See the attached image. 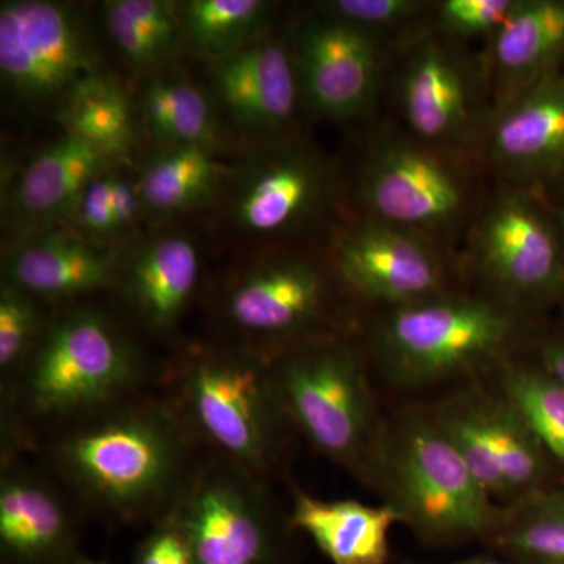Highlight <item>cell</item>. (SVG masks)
<instances>
[{
    "label": "cell",
    "instance_id": "obj_1",
    "mask_svg": "<svg viewBox=\"0 0 564 564\" xmlns=\"http://www.w3.org/2000/svg\"><path fill=\"white\" fill-rule=\"evenodd\" d=\"M88 417L54 445L62 477L122 521L169 513L192 477L180 415L159 403H118Z\"/></svg>",
    "mask_w": 564,
    "mask_h": 564
},
{
    "label": "cell",
    "instance_id": "obj_2",
    "mask_svg": "<svg viewBox=\"0 0 564 564\" xmlns=\"http://www.w3.org/2000/svg\"><path fill=\"white\" fill-rule=\"evenodd\" d=\"M370 485L430 547L486 541L502 518L430 410L406 411L388 422Z\"/></svg>",
    "mask_w": 564,
    "mask_h": 564
},
{
    "label": "cell",
    "instance_id": "obj_3",
    "mask_svg": "<svg viewBox=\"0 0 564 564\" xmlns=\"http://www.w3.org/2000/svg\"><path fill=\"white\" fill-rule=\"evenodd\" d=\"M272 370L292 429L370 484L388 422L359 348L337 337H313L272 356Z\"/></svg>",
    "mask_w": 564,
    "mask_h": 564
},
{
    "label": "cell",
    "instance_id": "obj_4",
    "mask_svg": "<svg viewBox=\"0 0 564 564\" xmlns=\"http://www.w3.org/2000/svg\"><path fill=\"white\" fill-rule=\"evenodd\" d=\"M522 326V311L500 300L445 292L389 310L375 328L373 352L393 386L414 391L499 361Z\"/></svg>",
    "mask_w": 564,
    "mask_h": 564
},
{
    "label": "cell",
    "instance_id": "obj_5",
    "mask_svg": "<svg viewBox=\"0 0 564 564\" xmlns=\"http://www.w3.org/2000/svg\"><path fill=\"white\" fill-rule=\"evenodd\" d=\"M177 392L185 421L223 459L258 477L269 473L291 429L272 356L251 347L195 352L182 364Z\"/></svg>",
    "mask_w": 564,
    "mask_h": 564
},
{
    "label": "cell",
    "instance_id": "obj_6",
    "mask_svg": "<svg viewBox=\"0 0 564 564\" xmlns=\"http://www.w3.org/2000/svg\"><path fill=\"white\" fill-rule=\"evenodd\" d=\"M20 375L22 403L35 417H88L132 392L141 359L109 315L77 307L47 322Z\"/></svg>",
    "mask_w": 564,
    "mask_h": 564
},
{
    "label": "cell",
    "instance_id": "obj_7",
    "mask_svg": "<svg viewBox=\"0 0 564 564\" xmlns=\"http://www.w3.org/2000/svg\"><path fill=\"white\" fill-rule=\"evenodd\" d=\"M193 564H289L288 522L261 477L221 459L192 474L173 505Z\"/></svg>",
    "mask_w": 564,
    "mask_h": 564
},
{
    "label": "cell",
    "instance_id": "obj_8",
    "mask_svg": "<svg viewBox=\"0 0 564 564\" xmlns=\"http://www.w3.org/2000/svg\"><path fill=\"white\" fill-rule=\"evenodd\" d=\"M470 473L499 505L563 485L532 426L502 391H464L430 410Z\"/></svg>",
    "mask_w": 564,
    "mask_h": 564
},
{
    "label": "cell",
    "instance_id": "obj_9",
    "mask_svg": "<svg viewBox=\"0 0 564 564\" xmlns=\"http://www.w3.org/2000/svg\"><path fill=\"white\" fill-rule=\"evenodd\" d=\"M79 11L50 0L0 7V76L17 101L61 107L80 82L101 74Z\"/></svg>",
    "mask_w": 564,
    "mask_h": 564
},
{
    "label": "cell",
    "instance_id": "obj_10",
    "mask_svg": "<svg viewBox=\"0 0 564 564\" xmlns=\"http://www.w3.org/2000/svg\"><path fill=\"white\" fill-rule=\"evenodd\" d=\"M478 272L516 310L564 304V248L558 228L522 192L486 212L475 236Z\"/></svg>",
    "mask_w": 564,
    "mask_h": 564
},
{
    "label": "cell",
    "instance_id": "obj_11",
    "mask_svg": "<svg viewBox=\"0 0 564 564\" xmlns=\"http://www.w3.org/2000/svg\"><path fill=\"white\" fill-rule=\"evenodd\" d=\"M333 291L315 263L295 256H273L245 267L223 295L226 325L254 344L291 345L317 337Z\"/></svg>",
    "mask_w": 564,
    "mask_h": 564
},
{
    "label": "cell",
    "instance_id": "obj_12",
    "mask_svg": "<svg viewBox=\"0 0 564 564\" xmlns=\"http://www.w3.org/2000/svg\"><path fill=\"white\" fill-rule=\"evenodd\" d=\"M361 198L372 220L421 232L458 220L466 188L432 148L404 139L381 141L364 165Z\"/></svg>",
    "mask_w": 564,
    "mask_h": 564
},
{
    "label": "cell",
    "instance_id": "obj_13",
    "mask_svg": "<svg viewBox=\"0 0 564 564\" xmlns=\"http://www.w3.org/2000/svg\"><path fill=\"white\" fill-rule=\"evenodd\" d=\"M334 259L352 292L389 310L447 292L444 265L432 245L421 232L389 223L369 220L350 229Z\"/></svg>",
    "mask_w": 564,
    "mask_h": 564
},
{
    "label": "cell",
    "instance_id": "obj_14",
    "mask_svg": "<svg viewBox=\"0 0 564 564\" xmlns=\"http://www.w3.org/2000/svg\"><path fill=\"white\" fill-rule=\"evenodd\" d=\"M292 55L300 88L323 117L350 120L372 106L380 84L372 33L323 14L300 25Z\"/></svg>",
    "mask_w": 564,
    "mask_h": 564
},
{
    "label": "cell",
    "instance_id": "obj_15",
    "mask_svg": "<svg viewBox=\"0 0 564 564\" xmlns=\"http://www.w3.org/2000/svg\"><path fill=\"white\" fill-rule=\"evenodd\" d=\"M332 180L321 159L303 150L256 155L231 193L229 215L243 234L274 237L313 220L328 202Z\"/></svg>",
    "mask_w": 564,
    "mask_h": 564
},
{
    "label": "cell",
    "instance_id": "obj_16",
    "mask_svg": "<svg viewBox=\"0 0 564 564\" xmlns=\"http://www.w3.org/2000/svg\"><path fill=\"white\" fill-rule=\"evenodd\" d=\"M212 90L226 113L248 132L284 131L295 113L300 82L292 51L263 39L210 63Z\"/></svg>",
    "mask_w": 564,
    "mask_h": 564
},
{
    "label": "cell",
    "instance_id": "obj_17",
    "mask_svg": "<svg viewBox=\"0 0 564 564\" xmlns=\"http://www.w3.org/2000/svg\"><path fill=\"white\" fill-rule=\"evenodd\" d=\"M76 522L57 489L20 467L0 480V545L7 564H68L76 558Z\"/></svg>",
    "mask_w": 564,
    "mask_h": 564
},
{
    "label": "cell",
    "instance_id": "obj_18",
    "mask_svg": "<svg viewBox=\"0 0 564 564\" xmlns=\"http://www.w3.org/2000/svg\"><path fill=\"white\" fill-rule=\"evenodd\" d=\"M120 269L110 251L79 236L40 231L7 252L3 281L40 302H61L117 284Z\"/></svg>",
    "mask_w": 564,
    "mask_h": 564
},
{
    "label": "cell",
    "instance_id": "obj_19",
    "mask_svg": "<svg viewBox=\"0 0 564 564\" xmlns=\"http://www.w3.org/2000/svg\"><path fill=\"white\" fill-rule=\"evenodd\" d=\"M491 154L516 180L564 176L563 74H552L508 104L492 131Z\"/></svg>",
    "mask_w": 564,
    "mask_h": 564
},
{
    "label": "cell",
    "instance_id": "obj_20",
    "mask_svg": "<svg viewBox=\"0 0 564 564\" xmlns=\"http://www.w3.org/2000/svg\"><path fill=\"white\" fill-rule=\"evenodd\" d=\"M202 261L191 237L165 234L141 245L121 265L122 299L151 332L176 328L198 288Z\"/></svg>",
    "mask_w": 564,
    "mask_h": 564
},
{
    "label": "cell",
    "instance_id": "obj_21",
    "mask_svg": "<svg viewBox=\"0 0 564 564\" xmlns=\"http://www.w3.org/2000/svg\"><path fill=\"white\" fill-rule=\"evenodd\" d=\"M400 101L408 124L426 143H454L470 131L473 87L462 63L436 41L422 43L404 66Z\"/></svg>",
    "mask_w": 564,
    "mask_h": 564
},
{
    "label": "cell",
    "instance_id": "obj_22",
    "mask_svg": "<svg viewBox=\"0 0 564 564\" xmlns=\"http://www.w3.org/2000/svg\"><path fill=\"white\" fill-rule=\"evenodd\" d=\"M115 161L99 148L65 133L25 166L11 195L14 217L32 232L70 217L84 188L109 172Z\"/></svg>",
    "mask_w": 564,
    "mask_h": 564
},
{
    "label": "cell",
    "instance_id": "obj_23",
    "mask_svg": "<svg viewBox=\"0 0 564 564\" xmlns=\"http://www.w3.org/2000/svg\"><path fill=\"white\" fill-rule=\"evenodd\" d=\"M291 529L307 534L332 564H389L400 516L389 503L323 500L293 491Z\"/></svg>",
    "mask_w": 564,
    "mask_h": 564
},
{
    "label": "cell",
    "instance_id": "obj_24",
    "mask_svg": "<svg viewBox=\"0 0 564 564\" xmlns=\"http://www.w3.org/2000/svg\"><path fill=\"white\" fill-rule=\"evenodd\" d=\"M564 57V0H519L494 33L492 61L511 102L558 73Z\"/></svg>",
    "mask_w": 564,
    "mask_h": 564
},
{
    "label": "cell",
    "instance_id": "obj_25",
    "mask_svg": "<svg viewBox=\"0 0 564 564\" xmlns=\"http://www.w3.org/2000/svg\"><path fill=\"white\" fill-rule=\"evenodd\" d=\"M223 166L214 150L165 147L141 163L137 185L144 207L155 214H181L214 198Z\"/></svg>",
    "mask_w": 564,
    "mask_h": 564
},
{
    "label": "cell",
    "instance_id": "obj_26",
    "mask_svg": "<svg viewBox=\"0 0 564 564\" xmlns=\"http://www.w3.org/2000/svg\"><path fill=\"white\" fill-rule=\"evenodd\" d=\"M486 545L513 564H564V484L505 505Z\"/></svg>",
    "mask_w": 564,
    "mask_h": 564
},
{
    "label": "cell",
    "instance_id": "obj_27",
    "mask_svg": "<svg viewBox=\"0 0 564 564\" xmlns=\"http://www.w3.org/2000/svg\"><path fill=\"white\" fill-rule=\"evenodd\" d=\"M66 133L120 159L135 139L131 101L106 73L80 82L57 109Z\"/></svg>",
    "mask_w": 564,
    "mask_h": 564
},
{
    "label": "cell",
    "instance_id": "obj_28",
    "mask_svg": "<svg viewBox=\"0 0 564 564\" xmlns=\"http://www.w3.org/2000/svg\"><path fill=\"white\" fill-rule=\"evenodd\" d=\"M104 21L115 46L135 68L158 69L184 43L180 3L166 0H111Z\"/></svg>",
    "mask_w": 564,
    "mask_h": 564
},
{
    "label": "cell",
    "instance_id": "obj_29",
    "mask_svg": "<svg viewBox=\"0 0 564 564\" xmlns=\"http://www.w3.org/2000/svg\"><path fill=\"white\" fill-rule=\"evenodd\" d=\"M141 115L148 132L165 147L214 150L218 122L209 99L192 82L159 74L141 93Z\"/></svg>",
    "mask_w": 564,
    "mask_h": 564
},
{
    "label": "cell",
    "instance_id": "obj_30",
    "mask_svg": "<svg viewBox=\"0 0 564 564\" xmlns=\"http://www.w3.org/2000/svg\"><path fill=\"white\" fill-rule=\"evenodd\" d=\"M184 43L214 63L263 39L273 3L263 0H191L180 3Z\"/></svg>",
    "mask_w": 564,
    "mask_h": 564
},
{
    "label": "cell",
    "instance_id": "obj_31",
    "mask_svg": "<svg viewBox=\"0 0 564 564\" xmlns=\"http://www.w3.org/2000/svg\"><path fill=\"white\" fill-rule=\"evenodd\" d=\"M499 388L524 415L564 477L563 386L530 359L503 362Z\"/></svg>",
    "mask_w": 564,
    "mask_h": 564
},
{
    "label": "cell",
    "instance_id": "obj_32",
    "mask_svg": "<svg viewBox=\"0 0 564 564\" xmlns=\"http://www.w3.org/2000/svg\"><path fill=\"white\" fill-rule=\"evenodd\" d=\"M47 322L40 300L17 285H0V370L3 377L21 373L31 358Z\"/></svg>",
    "mask_w": 564,
    "mask_h": 564
},
{
    "label": "cell",
    "instance_id": "obj_33",
    "mask_svg": "<svg viewBox=\"0 0 564 564\" xmlns=\"http://www.w3.org/2000/svg\"><path fill=\"white\" fill-rule=\"evenodd\" d=\"M423 6L417 0H332L322 2L318 9L326 17L372 33L413 20Z\"/></svg>",
    "mask_w": 564,
    "mask_h": 564
},
{
    "label": "cell",
    "instance_id": "obj_34",
    "mask_svg": "<svg viewBox=\"0 0 564 564\" xmlns=\"http://www.w3.org/2000/svg\"><path fill=\"white\" fill-rule=\"evenodd\" d=\"M519 0H445L440 6V21L456 36L496 33L513 13Z\"/></svg>",
    "mask_w": 564,
    "mask_h": 564
},
{
    "label": "cell",
    "instance_id": "obj_35",
    "mask_svg": "<svg viewBox=\"0 0 564 564\" xmlns=\"http://www.w3.org/2000/svg\"><path fill=\"white\" fill-rule=\"evenodd\" d=\"M132 564H193L191 545L172 513L158 519L137 549Z\"/></svg>",
    "mask_w": 564,
    "mask_h": 564
},
{
    "label": "cell",
    "instance_id": "obj_36",
    "mask_svg": "<svg viewBox=\"0 0 564 564\" xmlns=\"http://www.w3.org/2000/svg\"><path fill=\"white\" fill-rule=\"evenodd\" d=\"M115 174H99L84 188L76 206L70 212V218L76 220L85 231L95 236H109L118 232L111 207V191H113Z\"/></svg>",
    "mask_w": 564,
    "mask_h": 564
},
{
    "label": "cell",
    "instance_id": "obj_37",
    "mask_svg": "<svg viewBox=\"0 0 564 564\" xmlns=\"http://www.w3.org/2000/svg\"><path fill=\"white\" fill-rule=\"evenodd\" d=\"M111 207H113L118 232L121 229L129 228V226L137 221L141 209H144V204L135 180H129V177L115 174Z\"/></svg>",
    "mask_w": 564,
    "mask_h": 564
},
{
    "label": "cell",
    "instance_id": "obj_38",
    "mask_svg": "<svg viewBox=\"0 0 564 564\" xmlns=\"http://www.w3.org/2000/svg\"><path fill=\"white\" fill-rule=\"evenodd\" d=\"M533 361L564 388V326L538 340Z\"/></svg>",
    "mask_w": 564,
    "mask_h": 564
},
{
    "label": "cell",
    "instance_id": "obj_39",
    "mask_svg": "<svg viewBox=\"0 0 564 564\" xmlns=\"http://www.w3.org/2000/svg\"><path fill=\"white\" fill-rule=\"evenodd\" d=\"M451 564H513L505 560L503 556L500 555H480L473 556V558L462 560V562L451 563Z\"/></svg>",
    "mask_w": 564,
    "mask_h": 564
},
{
    "label": "cell",
    "instance_id": "obj_40",
    "mask_svg": "<svg viewBox=\"0 0 564 564\" xmlns=\"http://www.w3.org/2000/svg\"><path fill=\"white\" fill-rule=\"evenodd\" d=\"M556 228H558L560 237H562V243L564 248V206L558 207L555 210Z\"/></svg>",
    "mask_w": 564,
    "mask_h": 564
},
{
    "label": "cell",
    "instance_id": "obj_41",
    "mask_svg": "<svg viewBox=\"0 0 564 564\" xmlns=\"http://www.w3.org/2000/svg\"><path fill=\"white\" fill-rule=\"evenodd\" d=\"M68 564H106L101 562H95V560H88L84 558V556L77 555L76 558L73 560V562Z\"/></svg>",
    "mask_w": 564,
    "mask_h": 564
},
{
    "label": "cell",
    "instance_id": "obj_42",
    "mask_svg": "<svg viewBox=\"0 0 564 564\" xmlns=\"http://www.w3.org/2000/svg\"><path fill=\"white\" fill-rule=\"evenodd\" d=\"M563 181H564V176H563Z\"/></svg>",
    "mask_w": 564,
    "mask_h": 564
}]
</instances>
